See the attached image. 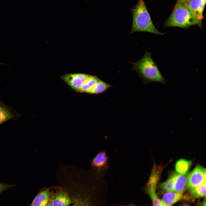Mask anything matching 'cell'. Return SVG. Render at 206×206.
<instances>
[{"instance_id":"cell-1","label":"cell","mask_w":206,"mask_h":206,"mask_svg":"<svg viewBox=\"0 0 206 206\" xmlns=\"http://www.w3.org/2000/svg\"><path fill=\"white\" fill-rule=\"evenodd\" d=\"M151 53L146 51L138 61L131 62V70L136 71L145 84L153 82L165 84L166 80L160 72L152 57Z\"/></svg>"},{"instance_id":"cell-2","label":"cell","mask_w":206,"mask_h":206,"mask_svg":"<svg viewBox=\"0 0 206 206\" xmlns=\"http://www.w3.org/2000/svg\"><path fill=\"white\" fill-rule=\"evenodd\" d=\"M132 17V25L130 34L136 32H146L163 35L154 25L143 0H139L130 9Z\"/></svg>"},{"instance_id":"cell-3","label":"cell","mask_w":206,"mask_h":206,"mask_svg":"<svg viewBox=\"0 0 206 206\" xmlns=\"http://www.w3.org/2000/svg\"><path fill=\"white\" fill-rule=\"evenodd\" d=\"M195 25L202 29V24L193 16L185 3L177 1L172 13L164 23V26L165 27H175L187 29Z\"/></svg>"},{"instance_id":"cell-4","label":"cell","mask_w":206,"mask_h":206,"mask_svg":"<svg viewBox=\"0 0 206 206\" xmlns=\"http://www.w3.org/2000/svg\"><path fill=\"white\" fill-rule=\"evenodd\" d=\"M206 169L202 167L197 166L187 176L186 189H189L206 182Z\"/></svg>"},{"instance_id":"cell-5","label":"cell","mask_w":206,"mask_h":206,"mask_svg":"<svg viewBox=\"0 0 206 206\" xmlns=\"http://www.w3.org/2000/svg\"><path fill=\"white\" fill-rule=\"evenodd\" d=\"M90 75L83 73H68L61 76L60 78L77 92Z\"/></svg>"},{"instance_id":"cell-6","label":"cell","mask_w":206,"mask_h":206,"mask_svg":"<svg viewBox=\"0 0 206 206\" xmlns=\"http://www.w3.org/2000/svg\"><path fill=\"white\" fill-rule=\"evenodd\" d=\"M108 159L105 151L98 153L92 161V165L98 177L102 176L108 167Z\"/></svg>"},{"instance_id":"cell-7","label":"cell","mask_w":206,"mask_h":206,"mask_svg":"<svg viewBox=\"0 0 206 206\" xmlns=\"http://www.w3.org/2000/svg\"><path fill=\"white\" fill-rule=\"evenodd\" d=\"M184 3L193 16L202 24L205 3L203 0H188Z\"/></svg>"},{"instance_id":"cell-8","label":"cell","mask_w":206,"mask_h":206,"mask_svg":"<svg viewBox=\"0 0 206 206\" xmlns=\"http://www.w3.org/2000/svg\"><path fill=\"white\" fill-rule=\"evenodd\" d=\"M157 180L151 177L148 183L146 191L151 199L153 206H161L160 199L156 192Z\"/></svg>"},{"instance_id":"cell-9","label":"cell","mask_w":206,"mask_h":206,"mask_svg":"<svg viewBox=\"0 0 206 206\" xmlns=\"http://www.w3.org/2000/svg\"><path fill=\"white\" fill-rule=\"evenodd\" d=\"M188 191L184 196L185 199H194L205 197L206 196V182L197 186L189 189Z\"/></svg>"},{"instance_id":"cell-10","label":"cell","mask_w":206,"mask_h":206,"mask_svg":"<svg viewBox=\"0 0 206 206\" xmlns=\"http://www.w3.org/2000/svg\"><path fill=\"white\" fill-rule=\"evenodd\" d=\"M183 197V194L174 191L166 192L161 200V206H172L180 200Z\"/></svg>"},{"instance_id":"cell-11","label":"cell","mask_w":206,"mask_h":206,"mask_svg":"<svg viewBox=\"0 0 206 206\" xmlns=\"http://www.w3.org/2000/svg\"><path fill=\"white\" fill-rule=\"evenodd\" d=\"M53 206H68L72 201L65 191H58L52 200Z\"/></svg>"},{"instance_id":"cell-12","label":"cell","mask_w":206,"mask_h":206,"mask_svg":"<svg viewBox=\"0 0 206 206\" xmlns=\"http://www.w3.org/2000/svg\"><path fill=\"white\" fill-rule=\"evenodd\" d=\"M187 179V175L186 174H176L173 191L183 194L186 188Z\"/></svg>"},{"instance_id":"cell-13","label":"cell","mask_w":206,"mask_h":206,"mask_svg":"<svg viewBox=\"0 0 206 206\" xmlns=\"http://www.w3.org/2000/svg\"><path fill=\"white\" fill-rule=\"evenodd\" d=\"M112 86L100 79L86 93L90 94H98L105 92Z\"/></svg>"},{"instance_id":"cell-14","label":"cell","mask_w":206,"mask_h":206,"mask_svg":"<svg viewBox=\"0 0 206 206\" xmlns=\"http://www.w3.org/2000/svg\"><path fill=\"white\" fill-rule=\"evenodd\" d=\"M50 194L47 190L40 192L33 200L31 206H46L49 199Z\"/></svg>"},{"instance_id":"cell-15","label":"cell","mask_w":206,"mask_h":206,"mask_svg":"<svg viewBox=\"0 0 206 206\" xmlns=\"http://www.w3.org/2000/svg\"><path fill=\"white\" fill-rule=\"evenodd\" d=\"M14 116L13 112L0 99V125Z\"/></svg>"},{"instance_id":"cell-16","label":"cell","mask_w":206,"mask_h":206,"mask_svg":"<svg viewBox=\"0 0 206 206\" xmlns=\"http://www.w3.org/2000/svg\"><path fill=\"white\" fill-rule=\"evenodd\" d=\"M191 162L190 161L181 159L178 160L175 165V169L178 174H186L188 171Z\"/></svg>"},{"instance_id":"cell-17","label":"cell","mask_w":206,"mask_h":206,"mask_svg":"<svg viewBox=\"0 0 206 206\" xmlns=\"http://www.w3.org/2000/svg\"><path fill=\"white\" fill-rule=\"evenodd\" d=\"M100 79L97 76L90 75L77 92L86 93Z\"/></svg>"},{"instance_id":"cell-18","label":"cell","mask_w":206,"mask_h":206,"mask_svg":"<svg viewBox=\"0 0 206 206\" xmlns=\"http://www.w3.org/2000/svg\"><path fill=\"white\" fill-rule=\"evenodd\" d=\"M176 174L170 176L166 181L160 185L161 189L166 192L173 191L175 177Z\"/></svg>"},{"instance_id":"cell-19","label":"cell","mask_w":206,"mask_h":206,"mask_svg":"<svg viewBox=\"0 0 206 206\" xmlns=\"http://www.w3.org/2000/svg\"><path fill=\"white\" fill-rule=\"evenodd\" d=\"M14 185H11L6 183H0V193L12 187Z\"/></svg>"},{"instance_id":"cell-20","label":"cell","mask_w":206,"mask_h":206,"mask_svg":"<svg viewBox=\"0 0 206 206\" xmlns=\"http://www.w3.org/2000/svg\"><path fill=\"white\" fill-rule=\"evenodd\" d=\"M87 203L81 200H77L72 206H88Z\"/></svg>"},{"instance_id":"cell-21","label":"cell","mask_w":206,"mask_h":206,"mask_svg":"<svg viewBox=\"0 0 206 206\" xmlns=\"http://www.w3.org/2000/svg\"><path fill=\"white\" fill-rule=\"evenodd\" d=\"M199 206H206V201L205 199L201 203H200Z\"/></svg>"},{"instance_id":"cell-22","label":"cell","mask_w":206,"mask_h":206,"mask_svg":"<svg viewBox=\"0 0 206 206\" xmlns=\"http://www.w3.org/2000/svg\"><path fill=\"white\" fill-rule=\"evenodd\" d=\"M46 206H53L52 203V200H49L48 203Z\"/></svg>"},{"instance_id":"cell-23","label":"cell","mask_w":206,"mask_h":206,"mask_svg":"<svg viewBox=\"0 0 206 206\" xmlns=\"http://www.w3.org/2000/svg\"><path fill=\"white\" fill-rule=\"evenodd\" d=\"M181 206H190V205L187 203H185L182 205Z\"/></svg>"},{"instance_id":"cell-24","label":"cell","mask_w":206,"mask_h":206,"mask_svg":"<svg viewBox=\"0 0 206 206\" xmlns=\"http://www.w3.org/2000/svg\"><path fill=\"white\" fill-rule=\"evenodd\" d=\"M188 0H178L177 1L181 2L184 3Z\"/></svg>"},{"instance_id":"cell-25","label":"cell","mask_w":206,"mask_h":206,"mask_svg":"<svg viewBox=\"0 0 206 206\" xmlns=\"http://www.w3.org/2000/svg\"><path fill=\"white\" fill-rule=\"evenodd\" d=\"M5 65V64L4 63H1L0 62V65Z\"/></svg>"},{"instance_id":"cell-26","label":"cell","mask_w":206,"mask_h":206,"mask_svg":"<svg viewBox=\"0 0 206 206\" xmlns=\"http://www.w3.org/2000/svg\"><path fill=\"white\" fill-rule=\"evenodd\" d=\"M205 3H206V0H203Z\"/></svg>"},{"instance_id":"cell-27","label":"cell","mask_w":206,"mask_h":206,"mask_svg":"<svg viewBox=\"0 0 206 206\" xmlns=\"http://www.w3.org/2000/svg\"><path fill=\"white\" fill-rule=\"evenodd\" d=\"M31 206V205H30V206Z\"/></svg>"},{"instance_id":"cell-28","label":"cell","mask_w":206,"mask_h":206,"mask_svg":"<svg viewBox=\"0 0 206 206\" xmlns=\"http://www.w3.org/2000/svg\"></svg>"}]
</instances>
